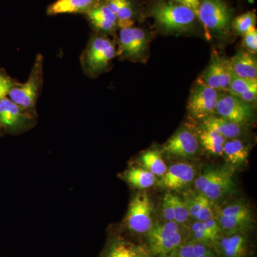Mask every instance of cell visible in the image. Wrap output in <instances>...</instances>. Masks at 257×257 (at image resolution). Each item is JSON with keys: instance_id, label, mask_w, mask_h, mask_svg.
Returning a JSON list of instances; mask_svg holds the SVG:
<instances>
[{"instance_id": "8", "label": "cell", "mask_w": 257, "mask_h": 257, "mask_svg": "<svg viewBox=\"0 0 257 257\" xmlns=\"http://www.w3.org/2000/svg\"><path fill=\"white\" fill-rule=\"evenodd\" d=\"M220 92L209 87L200 78L193 86L189 96L187 110L196 120L205 119L216 114V105Z\"/></svg>"}, {"instance_id": "18", "label": "cell", "mask_w": 257, "mask_h": 257, "mask_svg": "<svg viewBox=\"0 0 257 257\" xmlns=\"http://www.w3.org/2000/svg\"><path fill=\"white\" fill-rule=\"evenodd\" d=\"M103 257H151V255L147 246L116 236L108 243Z\"/></svg>"}, {"instance_id": "24", "label": "cell", "mask_w": 257, "mask_h": 257, "mask_svg": "<svg viewBox=\"0 0 257 257\" xmlns=\"http://www.w3.org/2000/svg\"><path fill=\"white\" fill-rule=\"evenodd\" d=\"M199 144L207 153L213 156H222L223 148L226 139L219 134L200 127L197 134Z\"/></svg>"}, {"instance_id": "39", "label": "cell", "mask_w": 257, "mask_h": 257, "mask_svg": "<svg viewBox=\"0 0 257 257\" xmlns=\"http://www.w3.org/2000/svg\"><path fill=\"white\" fill-rule=\"evenodd\" d=\"M172 1L175 2V3H179V4H184L183 0H172Z\"/></svg>"}, {"instance_id": "37", "label": "cell", "mask_w": 257, "mask_h": 257, "mask_svg": "<svg viewBox=\"0 0 257 257\" xmlns=\"http://www.w3.org/2000/svg\"><path fill=\"white\" fill-rule=\"evenodd\" d=\"M183 2L184 5L192 9L196 15H197L200 0H183Z\"/></svg>"}, {"instance_id": "33", "label": "cell", "mask_w": 257, "mask_h": 257, "mask_svg": "<svg viewBox=\"0 0 257 257\" xmlns=\"http://www.w3.org/2000/svg\"><path fill=\"white\" fill-rule=\"evenodd\" d=\"M162 215L164 219L167 221H175L173 209L170 199V192L166 193L162 199Z\"/></svg>"}, {"instance_id": "11", "label": "cell", "mask_w": 257, "mask_h": 257, "mask_svg": "<svg viewBox=\"0 0 257 257\" xmlns=\"http://www.w3.org/2000/svg\"><path fill=\"white\" fill-rule=\"evenodd\" d=\"M148 45V37L143 29L121 28L117 55L123 58L140 60L146 55Z\"/></svg>"}, {"instance_id": "25", "label": "cell", "mask_w": 257, "mask_h": 257, "mask_svg": "<svg viewBox=\"0 0 257 257\" xmlns=\"http://www.w3.org/2000/svg\"><path fill=\"white\" fill-rule=\"evenodd\" d=\"M124 179L130 185L139 189H146L155 185L157 177L142 167H132L126 171Z\"/></svg>"}, {"instance_id": "12", "label": "cell", "mask_w": 257, "mask_h": 257, "mask_svg": "<svg viewBox=\"0 0 257 257\" xmlns=\"http://www.w3.org/2000/svg\"><path fill=\"white\" fill-rule=\"evenodd\" d=\"M200 147L197 133L190 128H179L165 144L163 151L169 156L189 159L195 156Z\"/></svg>"}, {"instance_id": "23", "label": "cell", "mask_w": 257, "mask_h": 257, "mask_svg": "<svg viewBox=\"0 0 257 257\" xmlns=\"http://www.w3.org/2000/svg\"><path fill=\"white\" fill-rule=\"evenodd\" d=\"M222 155L231 165H243L247 161L248 148L238 138L227 140L223 148Z\"/></svg>"}, {"instance_id": "20", "label": "cell", "mask_w": 257, "mask_h": 257, "mask_svg": "<svg viewBox=\"0 0 257 257\" xmlns=\"http://www.w3.org/2000/svg\"><path fill=\"white\" fill-rule=\"evenodd\" d=\"M101 3V0H57L49 7L47 14L57 15L85 13L94 9Z\"/></svg>"}, {"instance_id": "3", "label": "cell", "mask_w": 257, "mask_h": 257, "mask_svg": "<svg viewBox=\"0 0 257 257\" xmlns=\"http://www.w3.org/2000/svg\"><path fill=\"white\" fill-rule=\"evenodd\" d=\"M197 17L204 26L208 40L229 35L232 17L231 10L223 0H200Z\"/></svg>"}, {"instance_id": "21", "label": "cell", "mask_w": 257, "mask_h": 257, "mask_svg": "<svg viewBox=\"0 0 257 257\" xmlns=\"http://www.w3.org/2000/svg\"><path fill=\"white\" fill-rule=\"evenodd\" d=\"M233 74L241 78L257 79V62L254 55L240 50L230 60Z\"/></svg>"}, {"instance_id": "34", "label": "cell", "mask_w": 257, "mask_h": 257, "mask_svg": "<svg viewBox=\"0 0 257 257\" xmlns=\"http://www.w3.org/2000/svg\"><path fill=\"white\" fill-rule=\"evenodd\" d=\"M89 20L94 25V28L104 32H113L116 26H118L117 23H113L109 20H103V19L92 18L89 19Z\"/></svg>"}, {"instance_id": "35", "label": "cell", "mask_w": 257, "mask_h": 257, "mask_svg": "<svg viewBox=\"0 0 257 257\" xmlns=\"http://www.w3.org/2000/svg\"><path fill=\"white\" fill-rule=\"evenodd\" d=\"M13 83L6 76L0 74V99H4L9 94L13 87Z\"/></svg>"}, {"instance_id": "7", "label": "cell", "mask_w": 257, "mask_h": 257, "mask_svg": "<svg viewBox=\"0 0 257 257\" xmlns=\"http://www.w3.org/2000/svg\"><path fill=\"white\" fill-rule=\"evenodd\" d=\"M154 207L146 192H139L132 199L125 218L128 231L136 234L145 235L153 227Z\"/></svg>"}, {"instance_id": "5", "label": "cell", "mask_w": 257, "mask_h": 257, "mask_svg": "<svg viewBox=\"0 0 257 257\" xmlns=\"http://www.w3.org/2000/svg\"><path fill=\"white\" fill-rule=\"evenodd\" d=\"M152 15L157 25L169 32L187 31L192 28L197 17L186 5L165 3L155 6Z\"/></svg>"}, {"instance_id": "36", "label": "cell", "mask_w": 257, "mask_h": 257, "mask_svg": "<svg viewBox=\"0 0 257 257\" xmlns=\"http://www.w3.org/2000/svg\"><path fill=\"white\" fill-rule=\"evenodd\" d=\"M238 97L244 102L252 104L256 102L257 99V84H254L252 87L245 91L242 94H240Z\"/></svg>"}, {"instance_id": "13", "label": "cell", "mask_w": 257, "mask_h": 257, "mask_svg": "<svg viewBox=\"0 0 257 257\" xmlns=\"http://www.w3.org/2000/svg\"><path fill=\"white\" fill-rule=\"evenodd\" d=\"M232 77L230 60L213 52L210 62L200 79L219 92H227Z\"/></svg>"}, {"instance_id": "9", "label": "cell", "mask_w": 257, "mask_h": 257, "mask_svg": "<svg viewBox=\"0 0 257 257\" xmlns=\"http://www.w3.org/2000/svg\"><path fill=\"white\" fill-rule=\"evenodd\" d=\"M42 79V57H37L31 74L27 82L13 86L8 96L13 102L23 110L32 109L35 106Z\"/></svg>"}, {"instance_id": "30", "label": "cell", "mask_w": 257, "mask_h": 257, "mask_svg": "<svg viewBox=\"0 0 257 257\" xmlns=\"http://www.w3.org/2000/svg\"><path fill=\"white\" fill-rule=\"evenodd\" d=\"M254 84H257V79L241 78L232 72L231 82L227 92L231 95L239 96Z\"/></svg>"}, {"instance_id": "27", "label": "cell", "mask_w": 257, "mask_h": 257, "mask_svg": "<svg viewBox=\"0 0 257 257\" xmlns=\"http://www.w3.org/2000/svg\"><path fill=\"white\" fill-rule=\"evenodd\" d=\"M214 249L205 243L187 240L179 248L175 257H198Z\"/></svg>"}, {"instance_id": "38", "label": "cell", "mask_w": 257, "mask_h": 257, "mask_svg": "<svg viewBox=\"0 0 257 257\" xmlns=\"http://www.w3.org/2000/svg\"><path fill=\"white\" fill-rule=\"evenodd\" d=\"M198 257H219V256H218L217 253H216L215 250L212 249Z\"/></svg>"}, {"instance_id": "6", "label": "cell", "mask_w": 257, "mask_h": 257, "mask_svg": "<svg viewBox=\"0 0 257 257\" xmlns=\"http://www.w3.org/2000/svg\"><path fill=\"white\" fill-rule=\"evenodd\" d=\"M117 55L114 43L104 36L91 39L82 56V64L87 74L96 75L104 72Z\"/></svg>"}, {"instance_id": "1", "label": "cell", "mask_w": 257, "mask_h": 257, "mask_svg": "<svg viewBox=\"0 0 257 257\" xmlns=\"http://www.w3.org/2000/svg\"><path fill=\"white\" fill-rule=\"evenodd\" d=\"M186 226L175 221L156 223L146 234V245L151 257H175L179 248L187 241Z\"/></svg>"}, {"instance_id": "31", "label": "cell", "mask_w": 257, "mask_h": 257, "mask_svg": "<svg viewBox=\"0 0 257 257\" xmlns=\"http://www.w3.org/2000/svg\"><path fill=\"white\" fill-rule=\"evenodd\" d=\"M89 19L99 18L117 23L116 16L106 4H99L87 13Z\"/></svg>"}, {"instance_id": "2", "label": "cell", "mask_w": 257, "mask_h": 257, "mask_svg": "<svg viewBox=\"0 0 257 257\" xmlns=\"http://www.w3.org/2000/svg\"><path fill=\"white\" fill-rule=\"evenodd\" d=\"M194 185L195 191L215 204L234 192V170L227 167H208L196 177Z\"/></svg>"}, {"instance_id": "22", "label": "cell", "mask_w": 257, "mask_h": 257, "mask_svg": "<svg viewBox=\"0 0 257 257\" xmlns=\"http://www.w3.org/2000/svg\"><path fill=\"white\" fill-rule=\"evenodd\" d=\"M241 125L214 114L202 121L201 127L219 134L226 140L238 138L242 133Z\"/></svg>"}, {"instance_id": "26", "label": "cell", "mask_w": 257, "mask_h": 257, "mask_svg": "<svg viewBox=\"0 0 257 257\" xmlns=\"http://www.w3.org/2000/svg\"><path fill=\"white\" fill-rule=\"evenodd\" d=\"M139 161L143 168L150 171L157 177H162L167 172V165L158 150H151L144 152Z\"/></svg>"}, {"instance_id": "10", "label": "cell", "mask_w": 257, "mask_h": 257, "mask_svg": "<svg viewBox=\"0 0 257 257\" xmlns=\"http://www.w3.org/2000/svg\"><path fill=\"white\" fill-rule=\"evenodd\" d=\"M216 114L241 126L251 122L254 117L252 104L224 92L219 94Z\"/></svg>"}, {"instance_id": "17", "label": "cell", "mask_w": 257, "mask_h": 257, "mask_svg": "<svg viewBox=\"0 0 257 257\" xmlns=\"http://www.w3.org/2000/svg\"><path fill=\"white\" fill-rule=\"evenodd\" d=\"M187 240H194L214 248L216 241L222 234L214 218L206 221H194L187 227Z\"/></svg>"}, {"instance_id": "28", "label": "cell", "mask_w": 257, "mask_h": 257, "mask_svg": "<svg viewBox=\"0 0 257 257\" xmlns=\"http://www.w3.org/2000/svg\"><path fill=\"white\" fill-rule=\"evenodd\" d=\"M256 15L255 12L249 11L236 17L231 23V27L238 35H245L251 29L255 28Z\"/></svg>"}, {"instance_id": "16", "label": "cell", "mask_w": 257, "mask_h": 257, "mask_svg": "<svg viewBox=\"0 0 257 257\" xmlns=\"http://www.w3.org/2000/svg\"><path fill=\"white\" fill-rule=\"evenodd\" d=\"M188 209L189 216L194 221H206L214 218L215 207L209 199L197 191H188L182 198Z\"/></svg>"}, {"instance_id": "29", "label": "cell", "mask_w": 257, "mask_h": 257, "mask_svg": "<svg viewBox=\"0 0 257 257\" xmlns=\"http://www.w3.org/2000/svg\"><path fill=\"white\" fill-rule=\"evenodd\" d=\"M170 199L175 222L182 226H186V224H188L190 216L183 199L170 192Z\"/></svg>"}, {"instance_id": "15", "label": "cell", "mask_w": 257, "mask_h": 257, "mask_svg": "<svg viewBox=\"0 0 257 257\" xmlns=\"http://www.w3.org/2000/svg\"><path fill=\"white\" fill-rule=\"evenodd\" d=\"M194 165L187 162H178L167 168L165 175L157 182L161 188L168 191H181L188 188L196 179Z\"/></svg>"}, {"instance_id": "32", "label": "cell", "mask_w": 257, "mask_h": 257, "mask_svg": "<svg viewBox=\"0 0 257 257\" xmlns=\"http://www.w3.org/2000/svg\"><path fill=\"white\" fill-rule=\"evenodd\" d=\"M243 45L246 51L250 53H256L257 51V30L256 28L251 29L243 35Z\"/></svg>"}, {"instance_id": "19", "label": "cell", "mask_w": 257, "mask_h": 257, "mask_svg": "<svg viewBox=\"0 0 257 257\" xmlns=\"http://www.w3.org/2000/svg\"><path fill=\"white\" fill-rule=\"evenodd\" d=\"M28 121L23 109L10 98L0 99V125L15 130L25 126Z\"/></svg>"}, {"instance_id": "14", "label": "cell", "mask_w": 257, "mask_h": 257, "mask_svg": "<svg viewBox=\"0 0 257 257\" xmlns=\"http://www.w3.org/2000/svg\"><path fill=\"white\" fill-rule=\"evenodd\" d=\"M214 248L219 257H251L252 254L249 232L222 234Z\"/></svg>"}, {"instance_id": "4", "label": "cell", "mask_w": 257, "mask_h": 257, "mask_svg": "<svg viewBox=\"0 0 257 257\" xmlns=\"http://www.w3.org/2000/svg\"><path fill=\"white\" fill-rule=\"evenodd\" d=\"M214 219L222 234L249 232L254 224L252 209L242 200L234 201L215 208Z\"/></svg>"}]
</instances>
